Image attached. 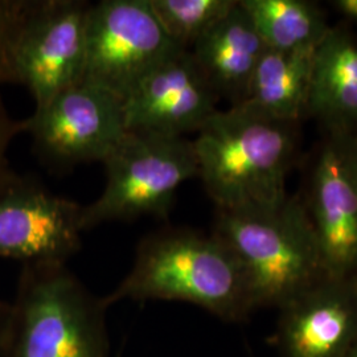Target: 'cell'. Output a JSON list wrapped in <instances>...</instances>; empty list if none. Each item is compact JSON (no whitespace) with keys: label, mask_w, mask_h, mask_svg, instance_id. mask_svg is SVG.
<instances>
[{"label":"cell","mask_w":357,"mask_h":357,"mask_svg":"<svg viewBox=\"0 0 357 357\" xmlns=\"http://www.w3.org/2000/svg\"><path fill=\"white\" fill-rule=\"evenodd\" d=\"M192 142L199 176L217 211L270 209L289 197L291 123L236 105L217 110Z\"/></svg>","instance_id":"cell-2"},{"label":"cell","mask_w":357,"mask_h":357,"mask_svg":"<svg viewBox=\"0 0 357 357\" xmlns=\"http://www.w3.org/2000/svg\"><path fill=\"white\" fill-rule=\"evenodd\" d=\"M38 0H0V84L16 82V44Z\"/></svg>","instance_id":"cell-18"},{"label":"cell","mask_w":357,"mask_h":357,"mask_svg":"<svg viewBox=\"0 0 357 357\" xmlns=\"http://www.w3.org/2000/svg\"><path fill=\"white\" fill-rule=\"evenodd\" d=\"M3 357H110L103 296L63 262L23 264Z\"/></svg>","instance_id":"cell-3"},{"label":"cell","mask_w":357,"mask_h":357,"mask_svg":"<svg viewBox=\"0 0 357 357\" xmlns=\"http://www.w3.org/2000/svg\"><path fill=\"white\" fill-rule=\"evenodd\" d=\"M213 234L243 270L253 307L291 303L324 274L306 205L287 197L255 211H217Z\"/></svg>","instance_id":"cell-4"},{"label":"cell","mask_w":357,"mask_h":357,"mask_svg":"<svg viewBox=\"0 0 357 357\" xmlns=\"http://www.w3.org/2000/svg\"><path fill=\"white\" fill-rule=\"evenodd\" d=\"M308 112L330 132L357 131V43L330 29L315 50Z\"/></svg>","instance_id":"cell-14"},{"label":"cell","mask_w":357,"mask_h":357,"mask_svg":"<svg viewBox=\"0 0 357 357\" xmlns=\"http://www.w3.org/2000/svg\"><path fill=\"white\" fill-rule=\"evenodd\" d=\"M91 3L38 0L17 40L13 70L31 91L36 109L84 81Z\"/></svg>","instance_id":"cell-8"},{"label":"cell","mask_w":357,"mask_h":357,"mask_svg":"<svg viewBox=\"0 0 357 357\" xmlns=\"http://www.w3.org/2000/svg\"><path fill=\"white\" fill-rule=\"evenodd\" d=\"M153 15L178 47L190 50L224 19L237 0H147Z\"/></svg>","instance_id":"cell-17"},{"label":"cell","mask_w":357,"mask_h":357,"mask_svg":"<svg viewBox=\"0 0 357 357\" xmlns=\"http://www.w3.org/2000/svg\"><path fill=\"white\" fill-rule=\"evenodd\" d=\"M355 150H356V156H357V132L355 134Z\"/></svg>","instance_id":"cell-23"},{"label":"cell","mask_w":357,"mask_h":357,"mask_svg":"<svg viewBox=\"0 0 357 357\" xmlns=\"http://www.w3.org/2000/svg\"><path fill=\"white\" fill-rule=\"evenodd\" d=\"M20 132H23L22 121L11 118L0 97V192L8 187L17 176L10 167L7 153L13 138Z\"/></svg>","instance_id":"cell-19"},{"label":"cell","mask_w":357,"mask_h":357,"mask_svg":"<svg viewBox=\"0 0 357 357\" xmlns=\"http://www.w3.org/2000/svg\"><path fill=\"white\" fill-rule=\"evenodd\" d=\"M218 96L190 50H176L122 101L125 128L168 137L197 132L217 112Z\"/></svg>","instance_id":"cell-11"},{"label":"cell","mask_w":357,"mask_h":357,"mask_svg":"<svg viewBox=\"0 0 357 357\" xmlns=\"http://www.w3.org/2000/svg\"><path fill=\"white\" fill-rule=\"evenodd\" d=\"M268 50L315 48L331 29L319 8L305 0H240Z\"/></svg>","instance_id":"cell-16"},{"label":"cell","mask_w":357,"mask_h":357,"mask_svg":"<svg viewBox=\"0 0 357 357\" xmlns=\"http://www.w3.org/2000/svg\"><path fill=\"white\" fill-rule=\"evenodd\" d=\"M106 306L123 301L184 302L225 320H241L255 308L236 257L213 233L166 227L137 245L132 266Z\"/></svg>","instance_id":"cell-1"},{"label":"cell","mask_w":357,"mask_h":357,"mask_svg":"<svg viewBox=\"0 0 357 357\" xmlns=\"http://www.w3.org/2000/svg\"><path fill=\"white\" fill-rule=\"evenodd\" d=\"M38 155L54 166L103 162L126 134L122 100L82 81L22 121Z\"/></svg>","instance_id":"cell-7"},{"label":"cell","mask_w":357,"mask_h":357,"mask_svg":"<svg viewBox=\"0 0 357 357\" xmlns=\"http://www.w3.org/2000/svg\"><path fill=\"white\" fill-rule=\"evenodd\" d=\"M348 357H357V347L354 349V351H352V352H351V354H349V356Z\"/></svg>","instance_id":"cell-22"},{"label":"cell","mask_w":357,"mask_h":357,"mask_svg":"<svg viewBox=\"0 0 357 357\" xmlns=\"http://www.w3.org/2000/svg\"><path fill=\"white\" fill-rule=\"evenodd\" d=\"M335 10L344 16L345 19L357 24V0H335L332 1Z\"/></svg>","instance_id":"cell-21"},{"label":"cell","mask_w":357,"mask_h":357,"mask_svg":"<svg viewBox=\"0 0 357 357\" xmlns=\"http://www.w3.org/2000/svg\"><path fill=\"white\" fill-rule=\"evenodd\" d=\"M327 281L290 303L286 344L293 357H337L352 333L357 317L352 280Z\"/></svg>","instance_id":"cell-13"},{"label":"cell","mask_w":357,"mask_h":357,"mask_svg":"<svg viewBox=\"0 0 357 357\" xmlns=\"http://www.w3.org/2000/svg\"><path fill=\"white\" fill-rule=\"evenodd\" d=\"M106 187L82 209V228L169 215L178 187L199 176L193 142L146 131H126L102 162Z\"/></svg>","instance_id":"cell-5"},{"label":"cell","mask_w":357,"mask_h":357,"mask_svg":"<svg viewBox=\"0 0 357 357\" xmlns=\"http://www.w3.org/2000/svg\"><path fill=\"white\" fill-rule=\"evenodd\" d=\"M317 47L299 51L266 50L240 105L275 121L295 122L308 112Z\"/></svg>","instance_id":"cell-15"},{"label":"cell","mask_w":357,"mask_h":357,"mask_svg":"<svg viewBox=\"0 0 357 357\" xmlns=\"http://www.w3.org/2000/svg\"><path fill=\"white\" fill-rule=\"evenodd\" d=\"M307 212L327 280H352L357 274L355 132H330L312 174Z\"/></svg>","instance_id":"cell-9"},{"label":"cell","mask_w":357,"mask_h":357,"mask_svg":"<svg viewBox=\"0 0 357 357\" xmlns=\"http://www.w3.org/2000/svg\"><path fill=\"white\" fill-rule=\"evenodd\" d=\"M10 311H11L10 303L0 299V357H3V354H4L7 331H8V321H10Z\"/></svg>","instance_id":"cell-20"},{"label":"cell","mask_w":357,"mask_h":357,"mask_svg":"<svg viewBox=\"0 0 357 357\" xmlns=\"http://www.w3.org/2000/svg\"><path fill=\"white\" fill-rule=\"evenodd\" d=\"M176 50L147 0H102L90 7L84 81L123 101Z\"/></svg>","instance_id":"cell-6"},{"label":"cell","mask_w":357,"mask_h":357,"mask_svg":"<svg viewBox=\"0 0 357 357\" xmlns=\"http://www.w3.org/2000/svg\"><path fill=\"white\" fill-rule=\"evenodd\" d=\"M266 45L237 0L224 19L192 45V57L217 96L243 102Z\"/></svg>","instance_id":"cell-12"},{"label":"cell","mask_w":357,"mask_h":357,"mask_svg":"<svg viewBox=\"0 0 357 357\" xmlns=\"http://www.w3.org/2000/svg\"><path fill=\"white\" fill-rule=\"evenodd\" d=\"M82 205L16 176L0 192V258L63 262L81 249Z\"/></svg>","instance_id":"cell-10"}]
</instances>
